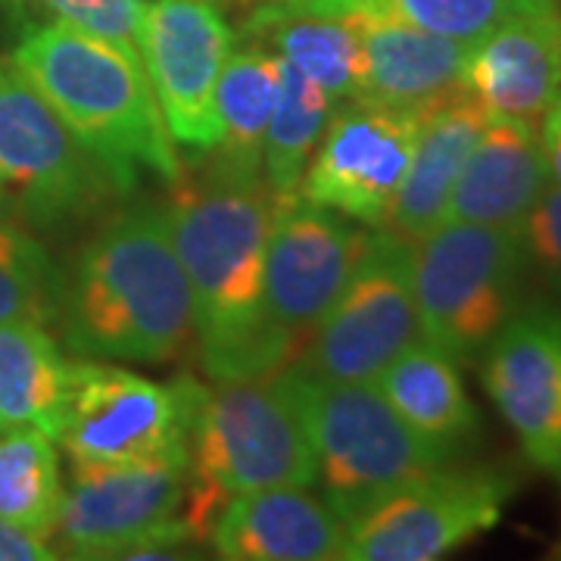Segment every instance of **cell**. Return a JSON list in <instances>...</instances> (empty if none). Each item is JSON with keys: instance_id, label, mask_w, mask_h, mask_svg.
I'll return each instance as SVG.
<instances>
[{"instance_id": "1", "label": "cell", "mask_w": 561, "mask_h": 561, "mask_svg": "<svg viewBox=\"0 0 561 561\" xmlns=\"http://www.w3.org/2000/svg\"><path fill=\"white\" fill-rule=\"evenodd\" d=\"M275 194L265 179H241L203 162L172 184L165 203L201 362L213 381L278 375L300 346L265 312V241Z\"/></svg>"}, {"instance_id": "2", "label": "cell", "mask_w": 561, "mask_h": 561, "mask_svg": "<svg viewBox=\"0 0 561 561\" xmlns=\"http://www.w3.org/2000/svg\"><path fill=\"white\" fill-rule=\"evenodd\" d=\"M57 321L81 359L160 365L179 356L194 321L165 206H131L81 247L60 275Z\"/></svg>"}, {"instance_id": "3", "label": "cell", "mask_w": 561, "mask_h": 561, "mask_svg": "<svg viewBox=\"0 0 561 561\" xmlns=\"http://www.w3.org/2000/svg\"><path fill=\"white\" fill-rule=\"evenodd\" d=\"M13 66L103 162L119 197L131 194L140 169L165 184L181 179L184 169L144 62L57 20L16 44Z\"/></svg>"}, {"instance_id": "4", "label": "cell", "mask_w": 561, "mask_h": 561, "mask_svg": "<svg viewBox=\"0 0 561 561\" xmlns=\"http://www.w3.org/2000/svg\"><path fill=\"white\" fill-rule=\"evenodd\" d=\"M191 486L184 518L203 542L225 502L272 486H312L319 456L287 368L201 387L187 431Z\"/></svg>"}, {"instance_id": "5", "label": "cell", "mask_w": 561, "mask_h": 561, "mask_svg": "<svg viewBox=\"0 0 561 561\" xmlns=\"http://www.w3.org/2000/svg\"><path fill=\"white\" fill-rule=\"evenodd\" d=\"M527 268L518 228L440 221L412 243L421 337L453 362H478L524 306Z\"/></svg>"}, {"instance_id": "6", "label": "cell", "mask_w": 561, "mask_h": 561, "mask_svg": "<svg viewBox=\"0 0 561 561\" xmlns=\"http://www.w3.org/2000/svg\"><path fill=\"white\" fill-rule=\"evenodd\" d=\"M319 456L324 502L350 524L405 483L449 461L397 415L375 381H321L287 368Z\"/></svg>"}, {"instance_id": "7", "label": "cell", "mask_w": 561, "mask_h": 561, "mask_svg": "<svg viewBox=\"0 0 561 561\" xmlns=\"http://www.w3.org/2000/svg\"><path fill=\"white\" fill-rule=\"evenodd\" d=\"M191 453L79 465L62 486L60 546L72 559H181L201 546L184 522Z\"/></svg>"}, {"instance_id": "8", "label": "cell", "mask_w": 561, "mask_h": 561, "mask_svg": "<svg viewBox=\"0 0 561 561\" xmlns=\"http://www.w3.org/2000/svg\"><path fill=\"white\" fill-rule=\"evenodd\" d=\"M116 184L16 66H0V219L62 228L88 219Z\"/></svg>"}, {"instance_id": "9", "label": "cell", "mask_w": 561, "mask_h": 561, "mask_svg": "<svg viewBox=\"0 0 561 561\" xmlns=\"http://www.w3.org/2000/svg\"><path fill=\"white\" fill-rule=\"evenodd\" d=\"M419 337L412 243L393 228H375L290 368L321 381H375Z\"/></svg>"}, {"instance_id": "10", "label": "cell", "mask_w": 561, "mask_h": 561, "mask_svg": "<svg viewBox=\"0 0 561 561\" xmlns=\"http://www.w3.org/2000/svg\"><path fill=\"white\" fill-rule=\"evenodd\" d=\"M69 400L57 440L79 465L179 456L187 449L201 381L157 383L128 368L94 359L72 362Z\"/></svg>"}, {"instance_id": "11", "label": "cell", "mask_w": 561, "mask_h": 561, "mask_svg": "<svg viewBox=\"0 0 561 561\" xmlns=\"http://www.w3.org/2000/svg\"><path fill=\"white\" fill-rule=\"evenodd\" d=\"M512 496L493 468L434 471L387 493L346 524L343 561H434L486 534Z\"/></svg>"}, {"instance_id": "12", "label": "cell", "mask_w": 561, "mask_h": 561, "mask_svg": "<svg viewBox=\"0 0 561 561\" xmlns=\"http://www.w3.org/2000/svg\"><path fill=\"white\" fill-rule=\"evenodd\" d=\"M234 47L213 0H157L144 7L138 54L172 144L203 160L219 144L216 84Z\"/></svg>"}, {"instance_id": "13", "label": "cell", "mask_w": 561, "mask_h": 561, "mask_svg": "<svg viewBox=\"0 0 561 561\" xmlns=\"http://www.w3.org/2000/svg\"><path fill=\"white\" fill-rule=\"evenodd\" d=\"M368 231L302 194L275 197L265 241V312L306 350L321 316L337 300Z\"/></svg>"}, {"instance_id": "14", "label": "cell", "mask_w": 561, "mask_h": 561, "mask_svg": "<svg viewBox=\"0 0 561 561\" xmlns=\"http://www.w3.org/2000/svg\"><path fill=\"white\" fill-rule=\"evenodd\" d=\"M419 122L415 113L346 101L328 122L297 194L368 228H387Z\"/></svg>"}, {"instance_id": "15", "label": "cell", "mask_w": 561, "mask_h": 561, "mask_svg": "<svg viewBox=\"0 0 561 561\" xmlns=\"http://www.w3.org/2000/svg\"><path fill=\"white\" fill-rule=\"evenodd\" d=\"M483 387L534 468L561 478V309L522 306L483 353Z\"/></svg>"}, {"instance_id": "16", "label": "cell", "mask_w": 561, "mask_h": 561, "mask_svg": "<svg viewBox=\"0 0 561 561\" xmlns=\"http://www.w3.org/2000/svg\"><path fill=\"white\" fill-rule=\"evenodd\" d=\"M465 84L490 116L540 131L561 98V7L534 0L468 50Z\"/></svg>"}, {"instance_id": "17", "label": "cell", "mask_w": 561, "mask_h": 561, "mask_svg": "<svg viewBox=\"0 0 561 561\" xmlns=\"http://www.w3.org/2000/svg\"><path fill=\"white\" fill-rule=\"evenodd\" d=\"M356 28L362 41L356 103L424 116L434 103L465 88L471 47L390 16H362Z\"/></svg>"}, {"instance_id": "18", "label": "cell", "mask_w": 561, "mask_h": 561, "mask_svg": "<svg viewBox=\"0 0 561 561\" xmlns=\"http://www.w3.org/2000/svg\"><path fill=\"white\" fill-rule=\"evenodd\" d=\"M346 522L302 486H272L225 502L209 542L231 561H328L341 556Z\"/></svg>"}, {"instance_id": "19", "label": "cell", "mask_w": 561, "mask_h": 561, "mask_svg": "<svg viewBox=\"0 0 561 561\" xmlns=\"http://www.w3.org/2000/svg\"><path fill=\"white\" fill-rule=\"evenodd\" d=\"M552 181L540 131L490 116L446 203L443 221L518 228Z\"/></svg>"}, {"instance_id": "20", "label": "cell", "mask_w": 561, "mask_h": 561, "mask_svg": "<svg viewBox=\"0 0 561 561\" xmlns=\"http://www.w3.org/2000/svg\"><path fill=\"white\" fill-rule=\"evenodd\" d=\"M486 122L490 110L474 98L468 84L421 116L412 162L405 169L387 228L415 243L440 225L453 184Z\"/></svg>"}, {"instance_id": "21", "label": "cell", "mask_w": 561, "mask_h": 561, "mask_svg": "<svg viewBox=\"0 0 561 561\" xmlns=\"http://www.w3.org/2000/svg\"><path fill=\"white\" fill-rule=\"evenodd\" d=\"M387 402L437 456L453 461L481 434V419L468 400L456 362L419 337L375 378Z\"/></svg>"}, {"instance_id": "22", "label": "cell", "mask_w": 561, "mask_h": 561, "mask_svg": "<svg viewBox=\"0 0 561 561\" xmlns=\"http://www.w3.org/2000/svg\"><path fill=\"white\" fill-rule=\"evenodd\" d=\"M72 362L32 319L0 321V431L38 427L60 437Z\"/></svg>"}, {"instance_id": "23", "label": "cell", "mask_w": 561, "mask_h": 561, "mask_svg": "<svg viewBox=\"0 0 561 561\" xmlns=\"http://www.w3.org/2000/svg\"><path fill=\"white\" fill-rule=\"evenodd\" d=\"M243 35L300 69L334 101H353L362 69L356 22L306 13L287 3H265L243 22Z\"/></svg>"}, {"instance_id": "24", "label": "cell", "mask_w": 561, "mask_h": 561, "mask_svg": "<svg viewBox=\"0 0 561 561\" xmlns=\"http://www.w3.org/2000/svg\"><path fill=\"white\" fill-rule=\"evenodd\" d=\"M278 81L280 60L272 50L250 44L228 54L216 84L221 135L216 150L206 153L203 162L228 175L262 179V150L278 98Z\"/></svg>"}, {"instance_id": "25", "label": "cell", "mask_w": 561, "mask_h": 561, "mask_svg": "<svg viewBox=\"0 0 561 561\" xmlns=\"http://www.w3.org/2000/svg\"><path fill=\"white\" fill-rule=\"evenodd\" d=\"M334 106L337 101L321 84L306 79L290 62L280 60L278 98H275L272 122L265 131V150H262V179L275 197H287L300 191L306 165L334 116Z\"/></svg>"}, {"instance_id": "26", "label": "cell", "mask_w": 561, "mask_h": 561, "mask_svg": "<svg viewBox=\"0 0 561 561\" xmlns=\"http://www.w3.org/2000/svg\"><path fill=\"white\" fill-rule=\"evenodd\" d=\"M62 478L54 437L38 427L0 434V518L54 537L60 522Z\"/></svg>"}, {"instance_id": "27", "label": "cell", "mask_w": 561, "mask_h": 561, "mask_svg": "<svg viewBox=\"0 0 561 561\" xmlns=\"http://www.w3.org/2000/svg\"><path fill=\"white\" fill-rule=\"evenodd\" d=\"M60 272L25 228L0 219V321L57 319Z\"/></svg>"}, {"instance_id": "28", "label": "cell", "mask_w": 561, "mask_h": 561, "mask_svg": "<svg viewBox=\"0 0 561 561\" xmlns=\"http://www.w3.org/2000/svg\"><path fill=\"white\" fill-rule=\"evenodd\" d=\"M527 3L534 0H371L368 16H390L421 32L474 47Z\"/></svg>"}, {"instance_id": "29", "label": "cell", "mask_w": 561, "mask_h": 561, "mask_svg": "<svg viewBox=\"0 0 561 561\" xmlns=\"http://www.w3.org/2000/svg\"><path fill=\"white\" fill-rule=\"evenodd\" d=\"M41 3L66 25L110 41L131 60H140L138 28L147 7L144 0H41Z\"/></svg>"}, {"instance_id": "30", "label": "cell", "mask_w": 561, "mask_h": 561, "mask_svg": "<svg viewBox=\"0 0 561 561\" xmlns=\"http://www.w3.org/2000/svg\"><path fill=\"white\" fill-rule=\"evenodd\" d=\"M527 260L561 300V184L549 181L522 225Z\"/></svg>"}, {"instance_id": "31", "label": "cell", "mask_w": 561, "mask_h": 561, "mask_svg": "<svg viewBox=\"0 0 561 561\" xmlns=\"http://www.w3.org/2000/svg\"><path fill=\"white\" fill-rule=\"evenodd\" d=\"M57 559L47 537L28 527L0 518V561H50Z\"/></svg>"}, {"instance_id": "32", "label": "cell", "mask_w": 561, "mask_h": 561, "mask_svg": "<svg viewBox=\"0 0 561 561\" xmlns=\"http://www.w3.org/2000/svg\"><path fill=\"white\" fill-rule=\"evenodd\" d=\"M540 140L542 150H546V160H549L552 181L561 184V98L556 101V106L546 113V119H542Z\"/></svg>"}, {"instance_id": "33", "label": "cell", "mask_w": 561, "mask_h": 561, "mask_svg": "<svg viewBox=\"0 0 561 561\" xmlns=\"http://www.w3.org/2000/svg\"><path fill=\"white\" fill-rule=\"evenodd\" d=\"M262 3H294V0H262Z\"/></svg>"}, {"instance_id": "34", "label": "cell", "mask_w": 561, "mask_h": 561, "mask_svg": "<svg viewBox=\"0 0 561 561\" xmlns=\"http://www.w3.org/2000/svg\"><path fill=\"white\" fill-rule=\"evenodd\" d=\"M559 556H561V546H559Z\"/></svg>"}]
</instances>
